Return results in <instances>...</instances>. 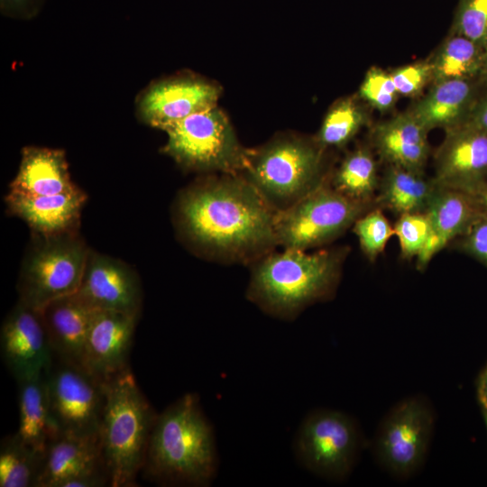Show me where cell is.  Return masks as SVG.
Returning a JSON list of instances; mask_svg holds the SVG:
<instances>
[{"instance_id":"6da1fadb","label":"cell","mask_w":487,"mask_h":487,"mask_svg":"<svg viewBox=\"0 0 487 487\" xmlns=\"http://www.w3.org/2000/svg\"><path fill=\"white\" fill-rule=\"evenodd\" d=\"M276 212L240 174H209L186 188L175 207L177 228L198 254L254 262L278 245Z\"/></svg>"},{"instance_id":"7c38bea8","label":"cell","mask_w":487,"mask_h":487,"mask_svg":"<svg viewBox=\"0 0 487 487\" xmlns=\"http://www.w3.org/2000/svg\"><path fill=\"white\" fill-rule=\"evenodd\" d=\"M432 427L428 408L418 399L398 404L382 422L376 450L381 464L391 473L408 475L425 456Z\"/></svg>"},{"instance_id":"484cf974","label":"cell","mask_w":487,"mask_h":487,"mask_svg":"<svg viewBox=\"0 0 487 487\" xmlns=\"http://www.w3.org/2000/svg\"><path fill=\"white\" fill-rule=\"evenodd\" d=\"M428 61L433 83L449 79H484L485 49L456 33L449 32Z\"/></svg>"},{"instance_id":"4fadbf2b","label":"cell","mask_w":487,"mask_h":487,"mask_svg":"<svg viewBox=\"0 0 487 487\" xmlns=\"http://www.w3.org/2000/svg\"><path fill=\"white\" fill-rule=\"evenodd\" d=\"M0 348L4 363L17 381L45 372L53 354L41 311L18 301L2 324Z\"/></svg>"},{"instance_id":"44dd1931","label":"cell","mask_w":487,"mask_h":487,"mask_svg":"<svg viewBox=\"0 0 487 487\" xmlns=\"http://www.w3.org/2000/svg\"><path fill=\"white\" fill-rule=\"evenodd\" d=\"M427 133L407 110L377 124L372 131V140L387 165L424 171L430 152Z\"/></svg>"},{"instance_id":"7a4b0ae2","label":"cell","mask_w":487,"mask_h":487,"mask_svg":"<svg viewBox=\"0 0 487 487\" xmlns=\"http://www.w3.org/2000/svg\"><path fill=\"white\" fill-rule=\"evenodd\" d=\"M213 427L195 393H186L155 418L142 470L164 485L208 486L216 476Z\"/></svg>"},{"instance_id":"d4e9b609","label":"cell","mask_w":487,"mask_h":487,"mask_svg":"<svg viewBox=\"0 0 487 487\" xmlns=\"http://www.w3.org/2000/svg\"><path fill=\"white\" fill-rule=\"evenodd\" d=\"M438 185L424 171L387 165L379 184L377 201L400 215L425 212Z\"/></svg>"},{"instance_id":"d590c367","label":"cell","mask_w":487,"mask_h":487,"mask_svg":"<svg viewBox=\"0 0 487 487\" xmlns=\"http://www.w3.org/2000/svg\"><path fill=\"white\" fill-rule=\"evenodd\" d=\"M44 0H0L1 13L18 19L33 18L41 10Z\"/></svg>"},{"instance_id":"f546056e","label":"cell","mask_w":487,"mask_h":487,"mask_svg":"<svg viewBox=\"0 0 487 487\" xmlns=\"http://www.w3.org/2000/svg\"><path fill=\"white\" fill-rule=\"evenodd\" d=\"M353 229L363 252L372 261L383 252L388 241L395 234L394 227L380 209L362 215L354 222Z\"/></svg>"},{"instance_id":"8fae6325","label":"cell","mask_w":487,"mask_h":487,"mask_svg":"<svg viewBox=\"0 0 487 487\" xmlns=\"http://www.w3.org/2000/svg\"><path fill=\"white\" fill-rule=\"evenodd\" d=\"M221 87L189 74L172 76L151 83L136 100L138 116L144 124L161 130L186 117L217 106Z\"/></svg>"},{"instance_id":"e575fe53","label":"cell","mask_w":487,"mask_h":487,"mask_svg":"<svg viewBox=\"0 0 487 487\" xmlns=\"http://www.w3.org/2000/svg\"><path fill=\"white\" fill-rule=\"evenodd\" d=\"M460 249L487 267V207L459 238Z\"/></svg>"},{"instance_id":"1f68e13d","label":"cell","mask_w":487,"mask_h":487,"mask_svg":"<svg viewBox=\"0 0 487 487\" xmlns=\"http://www.w3.org/2000/svg\"><path fill=\"white\" fill-rule=\"evenodd\" d=\"M358 96L370 107L380 112L391 110L400 95L389 71L372 67L366 72Z\"/></svg>"},{"instance_id":"83f0119b","label":"cell","mask_w":487,"mask_h":487,"mask_svg":"<svg viewBox=\"0 0 487 487\" xmlns=\"http://www.w3.org/2000/svg\"><path fill=\"white\" fill-rule=\"evenodd\" d=\"M367 105L359 96L335 101L324 116L315 136L325 150L342 148L349 143L370 121Z\"/></svg>"},{"instance_id":"f35d334b","label":"cell","mask_w":487,"mask_h":487,"mask_svg":"<svg viewBox=\"0 0 487 487\" xmlns=\"http://www.w3.org/2000/svg\"><path fill=\"white\" fill-rule=\"evenodd\" d=\"M472 194L476 197V198L484 207H487V182L482 185Z\"/></svg>"},{"instance_id":"d6986e66","label":"cell","mask_w":487,"mask_h":487,"mask_svg":"<svg viewBox=\"0 0 487 487\" xmlns=\"http://www.w3.org/2000/svg\"><path fill=\"white\" fill-rule=\"evenodd\" d=\"M41 311L52 354L59 361L84 370L86 339L95 309L75 292L51 301Z\"/></svg>"},{"instance_id":"9c48e42d","label":"cell","mask_w":487,"mask_h":487,"mask_svg":"<svg viewBox=\"0 0 487 487\" xmlns=\"http://www.w3.org/2000/svg\"><path fill=\"white\" fill-rule=\"evenodd\" d=\"M358 446L357 428L348 416L336 410H317L302 421L294 452L308 471L337 480L351 470Z\"/></svg>"},{"instance_id":"ffe728a7","label":"cell","mask_w":487,"mask_h":487,"mask_svg":"<svg viewBox=\"0 0 487 487\" xmlns=\"http://www.w3.org/2000/svg\"><path fill=\"white\" fill-rule=\"evenodd\" d=\"M87 201L78 188L49 196H23L8 192L7 209L23 219L35 235H54L78 230L79 217Z\"/></svg>"},{"instance_id":"2e32d148","label":"cell","mask_w":487,"mask_h":487,"mask_svg":"<svg viewBox=\"0 0 487 487\" xmlns=\"http://www.w3.org/2000/svg\"><path fill=\"white\" fill-rule=\"evenodd\" d=\"M138 317L95 310L88 327L84 370L105 381L128 367Z\"/></svg>"},{"instance_id":"277c9868","label":"cell","mask_w":487,"mask_h":487,"mask_svg":"<svg viewBox=\"0 0 487 487\" xmlns=\"http://www.w3.org/2000/svg\"><path fill=\"white\" fill-rule=\"evenodd\" d=\"M98 431L101 457L112 487H133L143 467L157 417L129 368L104 381Z\"/></svg>"},{"instance_id":"5b68a950","label":"cell","mask_w":487,"mask_h":487,"mask_svg":"<svg viewBox=\"0 0 487 487\" xmlns=\"http://www.w3.org/2000/svg\"><path fill=\"white\" fill-rule=\"evenodd\" d=\"M325 151L315 137L279 133L249 149L240 175L276 213L283 211L327 180Z\"/></svg>"},{"instance_id":"ac0fdd59","label":"cell","mask_w":487,"mask_h":487,"mask_svg":"<svg viewBox=\"0 0 487 487\" xmlns=\"http://www.w3.org/2000/svg\"><path fill=\"white\" fill-rule=\"evenodd\" d=\"M483 206L471 193L438 186L427 210L431 234L427 244L417 257L418 268H425L433 256L452 240L463 236Z\"/></svg>"},{"instance_id":"5bb4252c","label":"cell","mask_w":487,"mask_h":487,"mask_svg":"<svg viewBox=\"0 0 487 487\" xmlns=\"http://www.w3.org/2000/svg\"><path fill=\"white\" fill-rule=\"evenodd\" d=\"M76 294L92 309L140 316L142 292L139 277L119 259L90 250Z\"/></svg>"},{"instance_id":"d6a6232c","label":"cell","mask_w":487,"mask_h":487,"mask_svg":"<svg viewBox=\"0 0 487 487\" xmlns=\"http://www.w3.org/2000/svg\"><path fill=\"white\" fill-rule=\"evenodd\" d=\"M394 233L405 258L418 257L425 248L431 234V225L426 212L400 215Z\"/></svg>"},{"instance_id":"4316f807","label":"cell","mask_w":487,"mask_h":487,"mask_svg":"<svg viewBox=\"0 0 487 487\" xmlns=\"http://www.w3.org/2000/svg\"><path fill=\"white\" fill-rule=\"evenodd\" d=\"M379 184L377 163L371 150L364 146L346 154L330 181L341 194L365 204L372 198Z\"/></svg>"},{"instance_id":"9a60e30c","label":"cell","mask_w":487,"mask_h":487,"mask_svg":"<svg viewBox=\"0 0 487 487\" xmlns=\"http://www.w3.org/2000/svg\"><path fill=\"white\" fill-rule=\"evenodd\" d=\"M436 183L473 193L487 182V131L464 125L446 131L435 157Z\"/></svg>"},{"instance_id":"e0dca14e","label":"cell","mask_w":487,"mask_h":487,"mask_svg":"<svg viewBox=\"0 0 487 487\" xmlns=\"http://www.w3.org/2000/svg\"><path fill=\"white\" fill-rule=\"evenodd\" d=\"M486 87L483 78L436 82L408 111L427 132L454 130L468 124Z\"/></svg>"},{"instance_id":"cb8c5ba5","label":"cell","mask_w":487,"mask_h":487,"mask_svg":"<svg viewBox=\"0 0 487 487\" xmlns=\"http://www.w3.org/2000/svg\"><path fill=\"white\" fill-rule=\"evenodd\" d=\"M18 382L19 425L17 436L30 447L45 455L60 433L53 422L45 372Z\"/></svg>"},{"instance_id":"8d00e7d4","label":"cell","mask_w":487,"mask_h":487,"mask_svg":"<svg viewBox=\"0 0 487 487\" xmlns=\"http://www.w3.org/2000/svg\"><path fill=\"white\" fill-rule=\"evenodd\" d=\"M466 125L487 131V87Z\"/></svg>"},{"instance_id":"30bf717a","label":"cell","mask_w":487,"mask_h":487,"mask_svg":"<svg viewBox=\"0 0 487 487\" xmlns=\"http://www.w3.org/2000/svg\"><path fill=\"white\" fill-rule=\"evenodd\" d=\"M50 409L60 435L98 437L105 404L104 381L59 361L45 372Z\"/></svg>"},{"instance_id":"603a6c76","label":"cell","mask_w":487,"mask_h":487,"mask_svg":"<svg viewBox=\"0 0 487 487\" xmlns=\"http://www.w3.org/2000/svg\"><path fill=\"white\" fill-rule=\"evenodd\" d=\"M98 468H106L98 437L60 435L48 446L35 487H60L68 478Z\"/></svg>"},{"instance_id":"4dcf8cb0","label":"cell","mask_w":487,"mask_h":487,"mask_svg":"<svg viewBox=\"0 0 487 487\" xmlns=\"http://www.w3.org/2000/svg\"><path fill=\"white\" fill-rule=\"evenodd\" d=\"M449 32L487 47V0H458Z\"/></svg>"},{"instance_id":"60d3db41","label":"cell","mask_w":487,"mask_h":487,"mask_svg":"<svg viewBox=\"0 0 487 487\" xmlns=\"http://www.w3.org/2000/svg\"><path fill=\"white\" fill-rule=\"evenodd\" d=\"M483 412H484V417H485V421H486V426H487V408L483 409Z\"/></svg>"},{"instance_id":"ba28073f","label":"cell","mask_w":487,"mask_h":487,"mask_svg":"<svg viewBox=\"0 0 487 487\" xmlns=\"http://www.w3.org/2000/svg\"><path fill=\"white\" fill-rule=\"evenodd\" d=\"M367 205L345 197L326 180L293 206L276 213L278 245L307 251L329 243L353 225Z\"/></svg>"},{"instance_id":"52a82bcc","label":"cell","mask_w":487,"mask_h":487,"mask_svg":"<svg viewBox=\"0 0 487 487\" xmlns=\"http://www.w3.org/2000/svg\"><path fill=\"white\" fill-rule=\"evenodd\" d=\"M164 132L163 153L186 170L241 174L246 166L249 149L240 143L229 119L217 106L191 115Z\"/></svg>"},{"instance_id":"74e56055","label":"cell","mask_w":487,"mask_h":487,"mask_svg":"<svg viewBox=\"0 0 487 487\" xmlns=\"http://www.w3.org/2000/svg\"><path fill=\"white\" fill-rule=\"evenodd\" d=\"M477 391L482 409L487 408V366L480 376Z\"/></svg>"},{"instance_id":"836d02e7","label":"cell","mask_w":487,"mask_h":487,"mask_svg":"<svg viewBox=\"0 0 487 487\" xmlns=\"http://www.w3.org/2000/svg\"><path fill=\"white\" fill-rule=\"evenodd\" d=\"M390 73L399 95L406 97L418 96L428 84L433 83L428 60L398 67Z\"/></svg>"},{"instance_id":"ab89813d","label":"cell","mask_w":487,"mask_h":487,"mask_svg":"<svg viewBox=\"0 0 487 487\" xmlns=\"http://www.w3.org/2000/svg\"><path fill=\"white\" fill-rule=\"evenodd\" d=\"M484 79L487 82V47L485 49V69H484Z\"/></svg>"},{"instance_id":"8992f818","label":"cell","mask_w":487,"mask_h":487,"mask_svg":"<svg viewBox=\"0 0 487 487\" xmlns=\"http://www.w3.org/2000/svg\"><path fill=\"white\" fill-rule=\"evenodd\" d=\"M90 249L78 230L54 235H35L23 259L18 301L38 310L77 292Z\"/></svg>"},{"instance_id":"3957f363","label":"cell","mask_w":487,"mask_h":487,"mask_svg":"<svg viewBox=\"0 0 487 487\" xmlns=\"http://www.w3.org/2000/svg\"><path fill=\"white\" fill-rule=\"evenodd\" d=\"M342 258L334 250L272 251L253 262L246 298L271 317L293 320L331 292Z\"/></svg>"},{"instance_id":"f1b7e54d","label":"cell","mask_w":487,"mask_h":487,"mask_svg":"<svg viewBox=\"0 0 487 487\" xmlns=\"http://www.w3.org/2000/svg\"><path fill=\"white\" fill-rule=\"evenodd\" d=\"M43 458L16 433L5 436L0 446V486L35 487Z\"/></svg>"},{"instance_id":"7402d4cb","label":"cell","mask_w":487,"mask_h":487,"mask_svg":"<svg viewBox=\"0 0 487 487\" xmlns=\"http://www.w3.org/2000/svg\"><path fill=\"white\" fill-rule=\"evenodd\" d=\"M9 192L23 196H49L78 189L72 182L63 150L26 146Z\"/></svg>"}]
</instances>
